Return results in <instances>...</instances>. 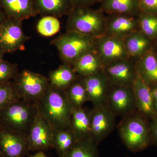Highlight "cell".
Listing matches in <instances>:
<instances>
[{
    "instance_id": "7a4b0ae2",
    "label": "cell",
    "mask_w": 157,
    "mask_h": 157,
    "mask_svg": "<svg viewBox=\"0 0 157 157\" xmlns=\"http://www.w3.org/2000/svg\"><path fill=\"white\" fill-rule=\"evenodd\" d=\"M38 112L36 103L20 100L0 109V128L28 137Z\"/></svg>"
},
{
    "instance_id": "f1b7e54d",
    "label": "cell",
    "mask_w": 157,
    "mask_h": 157,
    "mask_svg": "<svg viewBox=\"0 0 157 157\" xmlns=\"http://www.w3.org/2000/svg\"><path fill=\"white\" fill-rule=\"evenodd\" d=\"M37 31L41 36L50 37L57 33L60 29V23L58 17L46 15L39 20L37 23Z\"/></svg>"
},
{
    "instance_id": "4316f807",
    "label": "cell",
    "mask_w": 157,
    "mask_h": 157,
    "mask_svg": "<svg viewBox=\"0 0 157 157\" xmlns=\"http://www.w3.org/2000/svg\"><path fill=\"white\" fill-rule=\"evenodd\" d=\"M98 146L91 139L78 140L65 157H99Z\"/></svg>"
},
{
    "instance_id": "5b68a950",
    "label": "cell",
    "mask_w": 157,
    "mask_h": 157,
    "mask_svg": "<svg viewBox=\"0 0 157 157\" xmlns=\"http://www.w3.org/2000/svg\"><path fill=\"white\" fill-rule=\"evenodd\" d=\"M96 39L77 32L67 31L52 41L63 63L72 67L85 54L96 50Z\"/></svg>"
},
{
    "instance_id": "d6a6232c",
    "label": "cell",
    "mask_w": 157,
    "mask_h": 157,
    "mask_svg": "<svg viewBox=\"0 0 157 157\" xmlns=\"http://www.w3.org/2000/svg\"><path fill=\"white\" fill-rule=\"evenodd\" d=\"M73 7H90L101 0H70Z\"/></svg>"
},
{
    "instance_id": "52a82bcc",
    "label": "cell",
    "mask_w": 157,
    "mask_h": 157,
    "mask_svg": "<svg viewBox=\"0 0 157 157\" xmlns=\"http://www.w3.org/2000/svg\"><path fill=\"white\" fill-rule=\"evenodd\" d=\"M105 104L116 117L137 111L132 86L110 85Z\"/></svg>"
},
{
    "instance_id": "f35d334b",
    "label": "cell",
    "mask_w": 157,
    "mask_h": 157,
    "mask_svg": "<svg viewBox=\"0 0 157 157\" xmlns=\"http://www.w3.org/2000/svg\"><path fill=\"white\" fill-rule=\"evenodd\" d=\"M154 48V50L155 52L157 54V40H156V42L155 45V48Z\"/></svg>"
},
{
    "instance_id": "d4e9b609",
    "label": "cell",
    "mask_w": 157,
    "mask_h": 157,
    "mask_svg": "<svg viewBox=\"0 0 157 157\" xmlns=\"http://www.w3.org/2000/svg\"><path fill=\"white\" fill-rule=\"evenodd\" d=\"M78 141L70 127L55 130L53 148L55 149L59 157H65Z\"/></svg>"
},
{
    "instance_id": "f546056e",
    "label": "cell",
    "mask_w": 157,
    "mask_h": 157,
    "mask_svg": "<svg viewBox=\"0 0 157 157\" xmlns=\"http://www.w3.org/2000/svg\"><path fill=\"white\" fill-rule=\"evenodd\" d=\"M20 100L13 82L0 83V109L6 108Z\"/></svg>"
},
{
    "instance_id": "277c9868",
    "label": "cell",
    "mask_w": 157,
    "mask_h": 157,
    "mask_svg": "<svg viewBox=\"0 0 157 157\" xmlns=\"http://www.w3.org/2000/svg\"><path fill=\"white\" fill-rule=\"evenodd\" d=\"M104 12L90 7L74 8L69 14L67 31L77 32L88 36L97 38L105 35L106 18Z\"/></svg>"
},
{
    "instance_id": "74e56055",
    "label": "cell",
    "mask_w": 157,
    "mask_h": 157,
    "mask_svg": "<svg viewBox=\"0 0 157 157\" xmlns=\"http://www.w3.org/2000/svg\"><path fill=\"white\" fill-rule=\"evenodd\" d=\"M5 54L2 51L0 50V62L3 60V57H4V55Z\"/></svg>"
},
{
    "instance_id": "8d00e7d4",
    "label": "cell",
    "mask_w": 157,
    "mask_h": 157,
    "mask_svg": "<svg viewBox=\"0 0 157 157\" xmlns=\"http://www.w3.org/2000/svg\"><path fill=\"white\" fill-rule=\"evenodd\" d=\"M31 157H48L42 151H39Z\"/></svg>"
},
{
    "instance_id": "30bf717a",
    "label": "cell",
    "mask_w": 157,
    "mask_h": 157,
    "mask_svg": "<svg viewBox=\"0 0 157 157\" xmlns=\"http://www.w3.org/2000/svg\"><path fill=\"white\" fill-rule=\"evenodd\" d=\"M96 51L104 67L130 58L124 39L105 34L96 39Z\"/></svg>"
},
{
    "instance_id": "9a60e30c",
    "label": "cell",
    "mask_w": 157,
    "mask_h": 157,
    "mask_svg": "<svg viewBox=\"0 0 157 157\" xmlns=\"http://www.w3.org/2000/svg\"><path fill=\"white\" fill-rule=\"evenodd\" d=\"M80 77L94 106L105 104L111 84L103 70L94 75Z\"/></svg>"
},
{
    "instance_id": "ab89813d",
    "label": "cell",
    "mask_w": 157,
    "mask_h": 157,
    "mask_svg": "<svg viewBox=\"0 0 157 157\" xmlns=\"http://www.w3.org/2000/svg\"><path fill=\"white\" fill-rule=\"evenodd\" d=\"M0 157H2V154H1V151H0Z\"/></svg>"
},
{
    "instance_id": "cb8c5ba5",
    "label": "cell",
    "mask_w": 157,
    "mask_h": 157,
    "mask_svg": "<svg viewBox=\"0 0 157 157\" xmlns=\"http://www.w3.org/2000/svg\"><path fill=\"white\" fill-rule=\"evenodd\" d=\"M77 76L71 66L63 63L49 73L48 79L52 86L65 90L76 80Z\"/></svg>"
},
{
    "instance_id": "7c38bea8",
    "label": "cell",
    "mask_w": 157,
    "mask_h": 157,
    "mask_svg": "<svg viewBox=\"0 0 157 157\" xmlns=\"http://www.w3.org/2000/svg\"><path fill=\"white\" fill-rule=\"evenodd\" d=\"M30 151L27 137L0 128V151L2 157H25Z\"/></svg>"
},
{
    "instance_id": "83f0119b",
    "label": "cell",
    "mask_w": 157,
    "mask_h": 157,
    "mask_svg": "<svg viewBox=\"0 0 157 157\" xmlns=\"http://www.w3.org/2000/svg\"><path fill=\"white\" fill-rule=\"evenodd\" d=\"M137 20L139 31L151 40H157V14L141 12Z\"/></svg>"
},
{
    "instance_id": "44dd1931",
    "label": "cell",
    "mask_w": 157,
    "mask_h": 157,
    "mask_svg": "<svg viewBox=\"0 0 157 157\" xmlns=\"http://www.w3.org/2000/svg\"><path fill=\"white\" fill-rule=\"evenodd\" d=\"M136 66L138 73L151 87L157 84V54L153 48L138 59Z\"/></svg>"
},
{
    "instance_id": "2e32d148",
    "label": "cell",
    "mask_w": 157,
    "mask_h": 157,
    "mask_svg": "<svg viewBox=\"0 0 157 157\" xmlns=\"http://www.w3.org/2000/svg\"><path fill=\"white\" fill-rule=\"evenodd\" d=\"M110 15L109 18H106V35L124 39L137 31V16L125 14Z\"/></svg>"
},
{
    "instance_id": "7402d4cb",
    "label": "cell",
    "mask_w": 157,
    "mask_h": 157,
    "mask_svg": "<svg viewBox=\"0 0 157 157\" xmlns=\"http://www.w3.org/2000/svg\"><path fill=\"white\" fill-rule=\"evenodd\" d=\"M101 10L109 14L138 16L140 13L139 0H101Z\"/></svg>"
},
{
    "instance_id": "8992f818",
    "label": "cell",
    "mask_w": 157,
    "mask_h": 157,
    "mask_svg": "<svg viewBox=\"0 0 157 157\" xmlns=\"http://www.w3.org/2000/svg\"><path fill=\"white\" fill-rule=\"evenodd\" d=\"M12 82L20 100L36 104L44 95L49 85L48 78L29 70L19 73Z\"/></svg>"
},
{
    "instance_id": "6da1fadb",
    "label": "cell",
    "mask_w": 157,
    "mask_h": 157,
    "mask_svg": "<svg viewBox=\"0 0 157 157\" xmlns=\"http://www.w3.org/2000/svg\"><path fill=\"white\" fill-rule=\"evenodd\" d=\"M36 104L40 114L55 130L70 127L73 108L65 90L58 89L49 84Z\"/></svg>"
},
{
    "instance_id": "e0dca14e",
    "label": "cell",
    "mask_w": 157,
    "mask_h": 157,
    "mask_svg": "<svg viewBox=\"0 0 157 157\" xmlns=\"http://www.w3.org/2000/svg\"><path fill=\"white\" fill-rule=\"evenodd\" d=\"M0 8L6 17L21 21L38 14L35 0H0Z\"/></svg>"
},
{
    "instance_id": "603a6c76",
    "label": "cell",
    "mask_w": 157,
    "mask_h": 157,
    "mask_svg": "<svg viewBox=\"0 0 157 157\" xmlns=\"http://www.w3.org/2000/svg\"><path fill=\"white\" fill-rule=\"evenodd\" d=\"M38 14L56 17L69 15L74 9L70 0H35Z\"/></svg>"
},
{
    "instance_id": "4dcf8cb0",
    "label": "cell",
    "mask_w": 157,
    "mask_h": 157,
    "mask_svg": "<svg viewBox=\"0 0 157 157\" xmlns=\"http://www.w3.org/2000/svg\"><path fill=\"white\" fill-rule=\"evenodd\" d=\"M19 73L17 64L4 60L0 62V83L14 80Z\"/></svg>"
},
{
    "instance_id": "e575fe53",
    "label": "cell",
    "mask_w": 157,
    "mask_h": 157,
    "mask_svg": "<svg viewBox=\"0 0 157 157\" xmlns=\"http://www.w3.org/2000/svg\"><path fill=\"white\" fill-rule=\"evenodd\" d=\"M151 88L154 106L157 115V84Z\"/></svg>"
},
{
    "instance_id": "3957f363",
    "label": "cell",
    "mask_w": 157,
    "mask_h": 157,
    "mask_svg": "<svg viewBox=\"0 0 157 157\" xmlns=\"http://www.w3.org/2000/svg\"><path fill=\"white\" fill-rule=\"evenodd\" d=\"M144 118L137 111L123 117L118 126L122 141L129 150H143L151 141L150 131Z\"/></svg>"
},
{
    "instance_id": "ffe728a7",
    "label": "cell",
    "mask_w": 157,
    "mask_h": 157,
    "mask_svg": "<svg viewBox=\"0 0 157 157\" xmlns=\"http://www.w3.org/2000/svg\"><path fill=\"white\" fill-rule=\"evenodd\" d=\"M72 67L76 74L81 76L94 75L103 70L104 67L96 50L82 56Z\"/></svg>"
},
{
    "instance_id": "5bb4252c",
    "label": "cell",
    "mask_w": 157,
    "mask_h": 157,
    "mask_svg": "<svg viewBox=\"0 0 157 157\" xmlns=\"http://www.w3.org/2000/svg\"><path fill=\"white\" fill-rule=\"evenodd\" d=\"M132 86L137 112L144 117L153 120L157 117V115L154 106L151 88L144 80L137 71Z\"/></svg>"
},
{
    "instance_id": "d6986e66",
    "label": "cell",
    "mask_w": 157,
    "mask_h": 157,
    "mask_svg": "<svg viewBox=\"0 0 157 157\" xmlns=\"http://www.w3.org/2000/svg\"><path fill=\"white\" fill-rule=\"evenodd\" d=\"M129 57L140 58L152 48L151 40L140 31H136L124 39Z\"/></svg>"
},
{
    "instance_id": "9c48e42d",
    "label": "cell",
    "mask_w": 157,
    "mask_h": 157,
    "mask_svg": "<svg viewBox=\"0 0 157 157\" xmlns=\"http://www.w3.org/2000/svg\"><path fill=\"white\" fill-rule=\"evenodd\" d=\"M116 117L105 104L94 106L91 109V138L98 146L113 131Z\"/></svg>"
},
{
    "instance_id": "836d02e7",
    "label": "cell",
    "mask_w": 157,
    "mask_h": 157,
    "mask_svg": "<svg viewBox=\"0 0 157 157\" xmlns=\"http://www.w3.org/2000/svg\"><path fill=\"white\" fill-rule=\"evenodd\" d=\"M151 140L157 144V117L153 120V122L150 128Z\"/></svg>"
},
{
    "instance_id": "8fae6325",
    "label": "cell",
    "mask_w": 157,
    "mask_h": 157,
    "mask_svg": "<svg viewBox=\"0 0 157 157\" xmlns=\"http://www.w3.org/2000/svg\"><path fill=\"white\" fill-rule=\"evenodd\" d=\"M55 130L39 112L28 136L31 151H43L53 148Z\"/></svg>"
},
{
    "instance_id": "ac0fdd59",
    "label": "cell",
    "mask_w": 157,
    "mask_h": 157,
    "mask_svg": "<svg viewBox=\"0 0 157 157\" xmlns=\"http://www.w3.org/2000/svg\"><path fill=\"white\" fill-rule=\"evenodd\" d=\"M91 109L83 107L73 109L70 127L78 140L91 139Z\"/></svg>"
},
{
    "instance_id": "d590c367",
    "label": "cell",
    "mask_w": 157,
    "mask_h": 157,
    "mask_svg": "<svg viewBox=\"0 0 157 157\" xmlns=\"http://www.w3.org/2000/svg\"><path fill=\"white\" fill-rule=\"evenodd\" d=\"M6 15H5L2 9L0 8V24L6 18Z\"/></svg>"
},
{
    "instance_id": "4fadbf2b",
    "label": "cell",
    "mask_w": 157,
    "mask_h": 157,
    "mask_svg": "<svg viewBox=\"0 0 157 157\" xmlns=\"http://www.w3.org/2000/svg\"><path fill=\"white\" fill-rule=\"evenodd\" d=\"M103 71L111 85L132 86L137 75L136 63L129 59L105 66Z\"/></svg>"
},
{
    "instance_id": "ba28073f",
    "label": "cell",
    "mask_w": 157,
    "mask_h": 157,
    "mask_svg": "<svg viewBox=\"0 0 157 157\" xmlns=\"http://www.w3.org/2000/svg\"><path fill=\"white\" fill-rule=\"evenodd\" d=\"M28 39L21 21L6 17L0 24V50L4 53L24 50Z\"/></svg>"
},
{
    "instance_id": "1f68e13d",
    "label": "cell",
    "mask_w": 157,
    "mask_h": 157,
    "mask_svg": "<svg viewBox=\"0 0 157 157\" xmlns=\"http://www.w3.org/2000/svg\"><path fill=\"white\" fill-rule=\"evenodd\" d=\"M140 12L157 14V0H139Z\"/></svg>"
},
{
    "instance_id": "484cf974",
    "label": "cell",
    "mask_w": 157,
    "mask_h": 157,
    "mask_svg": "<svg viewBox=\"0 0 157 157\" xmlns=\"http://www.w3.org/2000/svg\"><path fill=\"white\" fill-rule=\"evenodd\" d=\"M65 91L73 109L82 107L86 102L89 101L87 92L78 75L76 80Z\"/></svg>"
}]
</instances>
